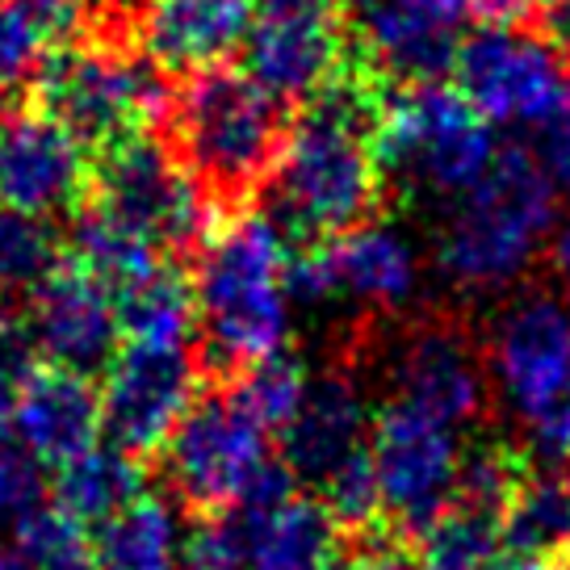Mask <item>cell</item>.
Listing matches in <instances>:
<instances>
[{
  "mask_svg": "<svg viewBox=\"0 0 570 570\" xmlns=\"http://www.w3.org/2000/svg\"><path fill=\"white\" fill-rule=\"evenodd\" d=\"M306 386H311V377L306 370L294 361V356H273V361H261V365H252L248 374L235 377V399L244 403V407L256 415V424L265 428L268 436L277 432L282 436L285 424L298 415L306 399Z\"/></svg>",
  "mask_w": 570,
  "mask_h": 570,
  "instance_id": "cell-32",
  "label": "cell"
},
{
  "mask_svg": "<svg viewBox=\"0 0 570 570\" xmlns=\"http://www.w3.org/2000/svg\"><path fill=\"white\" fill-rule=\"evenodd\" d=\"M26 340L30 353H38L42 365L55 370L80 377L109 370V361L122 348L118 303L106 285H97L89 273H80L68 261L30 294Z\"/></svg>",
  "mask_w": 570,
  "mask_h": 570,
  "instance_id": "cell-16",
  "label": "cell"
},
{
  "mask_svg": "<svg viewBox=\"0 0 570 570\" xmlns=\"http://www.w3.org/2000/svg\"><path fill=\"white\" fill-rule=\"evenodd\" d=\"M97 206L160 252H189L210 244L214 202L164 142L135 135L101 151L92 168Z\"/></svg>",
  "mask_w": 570,
  "mask_h": 570,
  "instance_id": "cell-10",
  "label": "cell"
},
{
  "mask_svg": "<svg viewBox=\"0 0 570 570\" xmlns=\"http://www.w3.org/2000/svg\"><path fill=\"white\" fill-rule=\"evenodd\" d=\"M370 465L386 537L415 541L453 503L462 445L453 428L391 399L370 428Z\"/></svg>",
  "mask_w": 570,
  "mask_h": 570,
  "instance_id": "cell-12",
  "label": "cell"
},
{
  "mask_svg": "<svg viewBox=\"0 0 570 570\" xmlns=\"http://www.w3.org/2000/svg\"><path fill=\"white\" fill-rule=\"evenodd\" d=\"M533 160L553 185V194H570V106L537 130Z\"/></svg>",
  "mask_w": 570,
  "mask_h": 570,
  "instance_id": "cell-35",
  "label": "cell"
},
{
  "mask_svg": "<svg viewBox=\"0 0 570 570\" xmlns=\"http://www.w3.org/2000/svg\"><path fill=\"white\" fill-rule=\"evenodd\" d=\"M9 4H13L42 38L71 35L76 21H80V9H85V0H9Z\"/></svg>",
  "mask_w": 570,
  "mask_h": 570,
  "instance_id": "cell-36",
  "label": "cell"
},
{
  "mask_svg": "<svg viewBox=\"0 0 570 570\" xmlns=\"http://www.w3.org/2000/svg\"><path fill=\"white\" fill-rule=\"evenodd\" d=\"M503 553L570 570V470H529L499 517Z\"/></svg>",
  "mask_w": 570,
  "mask_h": 570,
  "instance_id": "cell-24",
  "label": "cell"
},
{
  "mask_svg": "<svg viewBox=\"0 0 570 570\" xmlns=\"http://www.w3.org/2000/svg\"><path fill=\"white\" fill-rule=\"evenodd\" d=\"M374 415L361 399V386L344 374L311 377L298 415L282 432V458L294 482H306L320 495L344 465L370 453Z\"/></svg>",
  "mask_w": 570,
  "mask_h": 570,
  "instance_id": "cell-19",
  "label": "cell"
},
{
  "mask_svg": "<svg viewBox=\"0 0 570 570\" xmlns=\"http://www.w3.org/2000/svg\"><path fill=\"white\" fill-rule=\"evenodd\" d=\"M147 491V474L135 458H126L122 449L97 445L71 465L55 470L51 503L63 508L71 520H80L85 529H97L101 520L122 512L126 503Z\"/></svg>",
  "mask_w": 570,
  "mask_h": 570,
  "instance_id": "cell-26",
  "label": "cell"
},
{
  "mask_svg": "<svg viewBox=\"0 0 570 570\" xmlns=\"http://www.w3.org/2000/svg\"><path fill=\"white\" fill-rule=\"evenodd\" d=\"M394 4H403L407 13L432 21V26H441L449 35H458V26L479 9V0H394Z\"/></svg>",
  "mask_w": 570,
  "mask_h": 570,
  "instance_id": "cell-37",
  "label": "cell"
},
{
  "mask_svg": "<svg viewBox=\"0 0 570 570\" xmlns=\"http://www.w3.org/2000/svg\"><path fill=\"white\" fill-rule=\"evenodd\" d=\"M239 533L244 570H344L348 533L315 495L285 491L227 512Z\"/></svg>",
  "mask_w": 570,
  "mask_h": 570,
  "instance_id": "cell-20",
  "label": "cell"
},
{
  "mask_svg": "<svg viewBox=\"0 0 570 570\" xmlns=\"http://www.w3.org/2000/svg\"><path fill=\"white\" fill-rule=\"evenodd\" d=\"M529 458L520 453L512 441H479L462 453L458 465V487H453V503L487 512V517H503L508 499L520 491V482L529 479Z\"/></svg>",
  "mask_w": 570,
  "mask_h": 570,
  "instance_id": "cell-30",
  "label": "cell"
},
{
  "mask_svg": "<svg viewBox=\"0 0 570 570\" xmlns=\"http://www.w3.org/2000/svg\"><path fill=\"white\" fill-rule=\"evenodd\" d=\"M553 227V185L537 168L533 151L499 147L491 173L441 210L432 244L436 268L453 289L491 298L533 268Z\"/></svg>",
  "mask_w": 570,
  "mask_h": 570,
  "instance_id": "cell-3",
  "label": "cell"
},
{
  "mask_svg": "<svg viewBox=\"0 0 570 570\" xmlns=\"http://www.w3.org/2000/svg\"><path fill=\"white\" fill-rule=\"evenodd\" d=\"M114 303H118V323H122V344H194V282L180 277L173 265H164L151 282L135 285Z\"/></svg>",
  "mask_w": 570,
  "mask_h": 570,
  "instance_id": "cell-27",
  "label": "cell"
},
{
  "mask_svg": "<svg viewBox=\"0 0 570 570\" xmlns=\"http://www.w3.org/2000/svg\"><path fill=\"white\" fill-rule=\"evenodd\" d=\"M487 365L465 332L445 323H420L403 332L391 356L394 403L420 411L445 428L474 424L487 407Z\"/></svg>",
  "mask_w": 570,
  "mask_h": 570,
  "instance_id": "cell-17",
  "label": "cell"
},
{
  "mask_svg": "<svg viewBox=\"0 0 570 570\" xmlns=\"http://www.w3.org/2000/svg\"><path fill=\"white\" fill-rule=\"evenodd\" d=\"M491 570H562V567H550V562H533V558H517V553H503Z\"/></svg>",
  "mask_w": 570,
  "mask_h": 570,
  "instance_id": "cell-41",
  "label": "cell"
},
{
  "mask_svg": "<svg viewBox=\"0 0 570 570\" xmlns=\"http://www.w3.org/2000/svg\"><path fill=\"white\" fill-rule=\"evenodd\" d=\"M550 261H553V273H558V282L570 289V214L567 218H558V227L550 235Z\"/></svg>",
  "mask_w": 570,
  "mask_h": 570,
  "instance_id": "cell-38",
  "label": "cell"
},
{
  "mask_svg": "<svg viewBox=\"0 0 570 570\" xmlns=\"http://www.w3.org/2000/svg\"><path fill=\"white\" fill-rule=\"evenodd\" d=\"M407 546L420 570H491L503 558L499 520L462 503H449Z\"/></svg>",
  "mask_w": 570,
  "mask_h": 570,
  "instance_id": "cell-28",
  "label": "cell"
},
{
  "mask_svg": "<svg viewBox=\"0 0 570 570\" xmlns=\"http://www.w3.org/2000/svg\"><path fill=\"white\" fill-rule=\"evenodd\" d=\"M453 76L487 126L541 130L570 106L567 55L558 42L517 26H487L458 42Z\"/></svg>",
  "mask_w": 570,
  "mask_h": 570,
  "instance_id": "cell-11",
  "label": "cell"
},
{
  "mask_svg": "<svg viewBox=\"0 0 570 570\" xmlns=\"http://www.w3.org/2000/svg\"><path fill=\"white\" fill-rule=\"evenodd\" d=\"M340 18L332 0H261L244 42V76L277 101H315L340 68Z\"/></svg>",
  "mask_w": 570,
  "mask_h": 570,
  "instance_id": "cell-14",
  "label": "cell"
},
{
  "mask_svg": "<svg viewBox=\"0 0 570 570\" xmlns=\"http://www.w3.org/2000/svg\"><path fill=\"white\" fill-rule=\"evenodd\" d=\"M348 26L370 68L403 85H436L441 71H453L458 35L407 13L394 0H348Z\"/></svg>",
  "mask_w": 570,
  "mask_h": 570,
  "instance_id": "cell-22",
  "label": "cell"
},
{
  "mask_svg": "<svg viewBox=\"0 0 570 570\" xmlns=\"http://www.w3.org/2000/svg\"><path fill=\"white\" fill-rule=\"evenodd\" d=\"M377 168L411 197L458 202L470 194L499 156L491 126L449 85H411L382 101L377 118Z\"/></svg>",
  "mask_w": 570,
  "mask_h": 570,
  "instance_id": "cell-5",
  "label": "cell"
},
{
  "mask_svg": "<svg viewBox=\"0 0 570 570\" xmlns=\"http://www.w3.org/2000/svg\"><path fill=\"white\" fill-rule=\"evenodd\" d=\"M537 0H479V9L487 13V18H495L499 26H508L512 18H520V13H529Z\"/></svg>",
  "mask_w": 570,
  "mask_h": 570,
  "instance_id": "cell-39",
  "label": "cell"
},
{
  "mask_svg": "<svg viewBox=\"0 0 570 570\" xmlns=\"http://www.w3.org/2000/svg\"><path fill=\"white\" fill-rule=\"evenodd\" d=\"M101 441V394L89 377L35 361L13 382V445L42 470H63Z\"/></svg>",
  "mask_w": 570,
  "mask_h": 570,
  "instance_id": "cell-18",
  "label": "cell"
},
{
  "mask_svg": "<svg viewBox=\"0 0 570 570\" xmlns=\"http://www.w3.org/2000/svg\"><path fill=\"white\" fill-rule=\"evenodd\" d=\"M42 42L47 38L9 0H0V97L35 80L42 68Z\"/></svg>",
  "mask_w": 570,
  "mask_h": 570,
  "instance_id": "cell-33",
  "label": "cell"
},
{
  "mask_svg": "<svg viewBox=\"0 0 570 570\" xmlns=\"http://www.w3.org/2000/svg\"><path fill=\"white\" fill-rule=\"evenodd\" d=\"M289 239L268 214H244L202 248L194 277L202 356L218 374H248L289 340Z\"/></svg>",
  "mask_w": 570,
  "mask_h": 570,
  "instance_id": "cell-2",
  "label": "cell"
},
{
  "mask_svg": "<svg viewBox=\"0 0 570 570\" xmlns=\"http://www.w3.org/2000/svg\"><path fill=\"white\" fill-rule=\"evenodd\" d=\"M38 503H47L42 465L26 449L4 441L0 445V520H21L26 512H35Z\"/></svg>",
  "mask_w": 570,
  "mask_h": 570,
  "instance_id": "cell-34",
  "label": "cell"
},
{
  "mask_svg": "<svg viewBox=\"0 0 570 570\" xmlns=\"http://www.w3.org/2000/svg\"><path fill=\"white\" fill-rule=\"evenodd\" d=\"M35 89L38 109L63 126L85 151H109L135 139L142 126L160 122L173 106L151 59L109 42H85L47 55Z\"/></svg>",
  "mask_w": 570,
  "mask_h": 570,
  "instance_id": "cell-6",
  "label": "cell"
},
{
  "mask_svg": "<svg viewBox=\"0 0 570 570\" xmlns=\"http://www.w3.org/2000/svg\"><path fill=\"white\" fill-rule=\"evenodd\" d=\"M382 101L361 76H336L285 135L268 173V218L285 239L323 244L370 223L382 194Z\"/></svg>",
  "mask_w": 570,
  "mask_h": 570,
  "instance_id": "cell-1",
  "label": "cell"
},
{
  "mask_svg": "<svg viewBox=\"0 0 570 570\" xmlns=\"http://www.w3.org/2000/svg\"><path fill=\"white\" fill-rule=\"evenodd\" d=\"M71 265L89 273L97 285H106L114 298L130 294L135 285L151 282L160 273V252L135 232H126L118 218H109L101 206L76 214L68 235Z\"/></svg>",
  "mask_w": 570,
  "mask_h": 570,
  "instance_id": "cell-25",
  "label": "cell"
},
{
  "mask_svg": "<svg viewBox=\"0 0 570 570\" xmlns=\"http://www.w3.org/2000/svg\"><path fill=\"white\" fill-rule=\"evenodd\" d=\"M92 189L89 151L42 109L0 118V206L30 218L71 214Z\"/></svg>",
  "mask_w": 570,
  "mask_h": 570,
  "instance_id": "cell-15",
  "label": "cell"
},
{
  "mask_svg": "<svg viewBox=\"0 0 570 570\" xmlns=\"http://www.w3.org/2000/svg\"><path fill=\"white\" fill-rule=\"evenodd\" d=\"M168 126L173 156L210 197L248 194L285 147L282 101L232 68L189 76L168 106Z\"/></svg>",
  "mask_w": 570,
  "mask_h": 570,
  "instance_id": "cell-4",
  "label": "cell"
},
{
  "mask_svg": "<svg viewBox=\"0 0 570 570\" xmlns=\"http://www.w3.org/2000/svg\"><path fill=\"white\" fill-rule=\"evenodd\" d=\"M13 550L35 570H92V537L51 499L13 520Z\"/></svg>",
  "mask_w": 570,
  "mask_h": 570,
  "instance_id": "cell-31",
  "label": "cell"
},
{
  "mask_svg": "<svg viewBox=\"0 0 570 570\" xmlns=\"http://www.w3.org/2000/svg\"><path fill=\"white\" fill-rule=\"evenodd\" d=\"M252 18V0H151L139 21L142 51L156 71L202 76L248 42Z\"/></svg>",
  "mask_w": 570,
  "mask_h": 570,
  "instance_id": "cell-21",
  "label": "cell"
},
{
  "mask_svg": "<svg viewBox=\"0 0 570 570\" xmlns=\"http://www.w3.org/2000/svg\"><path fill=\"white\" fill-rule=\"evenodd\" d=\"M13 441V382L0 377V445Z\"/></svg>",
  "mask_w": 570,
  "mask_h": 570,
  "instance_id": "cell-40",
  "label": "cell"
},
{
  "mask_svg": "<svg viewBox=\"0 0 570 570\" xmlns=\"http://www.w3.org/2000/svg\"><path fill=\"white\" fill-rule=\"evenodd\" d=\"M194 344H122L101 382V432L126 458L168 445L185 411L197 403Z\"/></svg>",
  "mask_w": 570,
  "mask_h": 570,
  "instance_id": "cell-13",
  "label": "cell"
},
{
  "mask_svg": "<svg viewBox=\"0 0 570 570\" xmlns=\"http://www.w3.org/2000/svg\"><path fill=\"white\" fill-rule=\"evenodd\" d=\"M59 261V239L42 218L0 206V303L30 298L51 277Z\"/></svg>",
  "mask_w": 570,
  "mask_h": 570,
  "instance_id": "cell-29",
  "label": "cell"
},
{
  "mask_svg": "<svg viewBox=\"0 0 570 570\" xmlns=\"http://www.w3.org/2000/svg\"><path fill=\"white\" fill-rule=\"evenodd\" d=\"M487 377L546 458H570V303L520 294L499 311Z\"/></svg>",
  "mask_w": 570,
  "mask_h": 570,
  "instance_id": "cell-7",
  "label": "cell"
},
{
  "mask_svg": "<svg viewBox=\"0 0 570 570\" xmlns=\"http://www.w3.org/2000/svg\"><path fill=\"white\" fill-rule=\"evenodd\" d=\"M92 537V570H180L185 529L173 495L142 491L122 512L101 520Z\"/></svg>",
  "mask_w": 570,
  "mask_h": 570,
  "instance_id": "cell-23",
  "label": "cell"
},
{
  "mask_svg": "<svg viewBox=\"0 0 570 570\" xmlns=\"http://www.w3.org/2000/svg\"><path fill=\"white\" fill-rule=\"evenodd\" d=\"M424 282L420 248L394 223H361L289 256V303L356 306L370 315H399L415 303Z\"/></svg>",
  "mask_w": 570,
  "mask_h": 570,
  "instance_id": "cell-9",
  "label": "cell"
},
{
  "mask_svg": "<svg viewBox=\"0 0 570 570\" xmlns=\"http://www.w3.org/2000/svg\"><path fill=\"white\" fill-rule=\"evenodd\" d=\"M0 570H35V567H30V562L9 546V550H0Z\"/></svg>",
  "mask_w": 570,
  "mask_h": 570,
  "instance_id": "cell-42",
  "label": "cell"
},
{
  "mask_svg": "<svg viewBox=\"0 0 570 570\" xmlns=\"http://www.w3.org/2000/svg\"><path fill=\"white\" fill-rule=\"evenodd\" d=\"M160 453L173 499L202 520L244 508L277 465L268 432L235 399L232 386L197 394V403L185 411V420Z\"/></svg>",
  "mask_w": 570,
  "mask_h": 570,
  "instance_id": "cell-8",
  "label": "cell"
}]
</instances>
